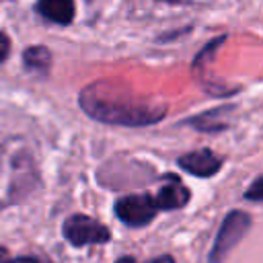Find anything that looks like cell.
Masks as SVG:
<instances>
[{
    "mask_svg": "<svg viewBox=\"0 0 263 263\" xmlns=\"http://www.w3.org/2000/svg\"><path fill=\"white\" fill-rule=\"evenodd\" d=\"M80 107L88 117L109 125H150L164 117V105L140 103L132 97H123L107 82H95L80 92Z\"/></svg>",
    "mask_w": 263,
    "mask_h": 263,
    "instance_id": "obj_1",
    "label": "cell"
},
{
    "mask_svg": "<svg viewBox=\"0 0 263 263\" xmlns=\"http://www.w3.org/2000/svg\"><path fill=\"white\" fill-rule=\"evenodd\" d=\"M249 228H251V216L247 212L232 210L224 218V222L218 230V236L214 240V247L210 251L208 261L210 263H222L228 257V253L238 245V240L247 234Z\"/></svg>",
    "mask_w": 263,
    "mask_h": 263,
    "instance_id": "obj_2",
    "label": "cell"
},
{
    "mask_svg": "<svg viewBox=\"0 0 263 263\" xmlns=\"http://www.w3.org/2000/svg\"><path fill=\"white\" fill-rule=\"evenodd\" d=\"M64 236L68 242H72L74 247H82V245H99V242H107L111 238L107 226H103L101 222L82 216V214H74L64 222Z\"/></svg>",
    "mask_w": 263,
    "mask_h": 263,
    "instance_id": "obj_3",
    "label": "cell"
},
{
    "mask_svg": "<svg viewBox=\"0 0 263 263\" xmlns=\"http://www.w3.org/2000/svg\"><path fill=\"white\" fill-rule=\"evenodd\" d=\"M156 199L150 195H125L115 203L117 218L127 226H144L156 216Z\"/></svg>",
    "mask_w": 263,
    "mask_h": 263,
    "instance_id": "obj_4",
    "label": "cell"
},
{
    "mask_svg": "<svg viewBox=\"0 0 263 263\" xmlns=\"http://www.w3.org/2000/svg\"><path fill=\"white\" fill-rule=\"evenodd\" d=\"M179 166L195 177H212L220 171L222 160L208 148L195 150V152H187L183 156H179Z\"/></svg>",
    "mask_w": 263,
    "mask_h": 263,
    "instance_id": "obj_5",
    "label": "cell"
},
{
    "mask_svg": "<svg viewBox=\"0 0 263 263\" xmlns=\"http://www.w3.org/2000/svg\"><path fill=\"white\" fill-rule=\"evenodd\" d=\"M154 199H156L158 210H177L189 201V189L177 177H173V179H168L166 185L160 187V191L156 193Z\"/></svg>",
    "mask_w": 263,
    "mask_h": 263,
    "instance_id": "obj_6",
    "label": "cell"
},
{
    "mask_svg": "<svg viewBox=\"0 0 263 263\" xmlns=\"http://www.w3.org/2000/svg\"><path fill=\"white\" fill-rule=\"evenodd\" d=\"M37 12L58 25H70L74 18V0H39Z\"/></svg>",
    "mask_w": 263,
    "mask_h": 263,
    "instance_id": "obj_7",
    "label": "cell"
},
{
    "mask_svg": "<svg viewBox=\"0 0 263 263\" xmlns=\"http://www.w3.org/2000/svg\"><path fill=\"white\" fill-rule=\"evenodd\" d=\"M23 64L31 72H47V68L51 64V55H49L47 47L35 45V47H29L23 53Z\"/></svg>",
    "mask_w": 263,
    "mask_h": 263,
    "instance_id": "obj_8",
    "label": "cell"
},
{
    "mask_svg": "<svg viewBox=\"0 0 263 263\" xmlns=\"http://www.w3.org/2000/svg\"><path fill=\"white\" fill-rule=\"evenodd\" d=\"M224 109H226V107H224ZM224 109H214V111L201 113L199 117L191 119L189 123H191L193 127H197L199 132H222V129L228 125L226 121H222V119H220V113H222Z\"/></svg>",
    "mask_w": 263,
    "mask_h": 263,
    "instance_id": "obj_9",
    "label": "cell"
},
{
    "mask_svg": "<svg viewBox=\"0 0 263 263\" xmlns=\"http://www.w3.org/2000/svg\"><path fill=\"white\" fill-rule=\"evenodd\" d=\"M245 197L251 199V201H263V175L257 181H253V185L247 189Z\"/></svg>",
    "mask_w": 263,
    "mask_h": 263,
    "instance_id": "obj_10",
    "label": "cell"
},
{
    "mask_svg": "<svg viewBox=\"0 0 263 263\" xmlns=\"http://www.w3.org/2000/svg\"><path fill=\"white\" fill-rule=\"evenodd\" d=\"M8 53H10V41H8V37L0 31V64L8 58Z\"/></svg>",
    "mask_w": 263,
    "mask_h": 263,
    "instance_id": "obj_11",
    "label": "cell"
},
{
    "mask_svg": "<svg viewBox=\"0 0 263 263\" xmlns=\"http://www.w3.org/2000/svg\"><path fill=\"white\" fill-rule=\"evenodd\" d=\"M6 263H39V261L33 257H16V259H8Z\"/></svg>",
    "mask_w": 263,
    "mask_h": 263,
    "instance_id": "obj_12",
    "label": "cell"
},
{
    "mask_svg": "<svg viewBox=\"0 0 263 263\" xmlns=\"http://www.w3.org/2000/svg\"><path fill=\"white\" fill-rule=\"evenodd\" d=\"M146 263H175V259H173V257H168V255H160V257L150 259V261H146Z\"/></svg>",
    "mask_w": 263,
    "mask_h": 263,
    "instance_id": "obj_13",
    "label": "cell"
},
{
    "mask_svg": "<svg viewBox=\"0 0 263 263\" xmlns=\"http://www.w3.org/2000/svg\"><path fill=\"white\" fill-rule=\"evenodd\" d=\"M6 261H8V253H6V249L0 247V263H6Z\"/></svg>",
    "mask_w": 263,
    "mask_h": 263,
    "instance_id": "obj_14",
    "label": "cell"
},
{
    "mask_svg": "<svg viewBox=\"0 0 263 263\" xmlns=\"http://www.w3.org/2000/svg\"><path fill=\"white\" fill-rule=\"evenodd\" d=\"M117 263H134V259L132 257H125V259H119Z\"/></svg>",
    "mask_w": 263,
    "mask_h": 263,
    "instance_id": "obj_15",
    "label": "cell"
},
{
    "mask_svg": "<svg viewBox=\"0 0 263 263\" xmlns=\"http://www.w3.org/2000/svg\"><path fill=\"white\" fill-rule=\"evenodd\" d=\"M164 2H173V4H179V2H185V0H164Z\"/></svg>",
    "mask_w": 263,
    "mask_h": 263,
    "instance_id": "obj_16",
    "label": "cell"
}]
</instances>
